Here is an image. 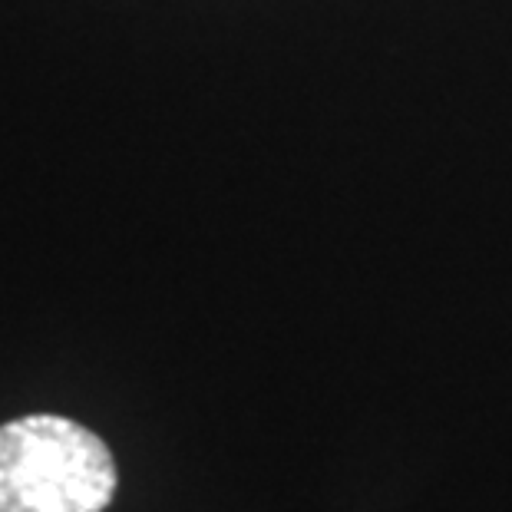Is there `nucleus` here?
I'll return each instance as SVG.
<instances>
[{"mask_svg": "<svg viewBox=\"0 0 512 512\" xmlns=\"http://www.w3.org/2000/svg\"><path fill=\"white\" fill-rule=\"evenodd\" d=\"M119 486L93 430L34 413L0 427V512H103Z\"/></svg>", "mask_w": 512, "mask_h": 512, "instance_id": "nucleus-1", "label": "nucleus"}]
</instances>
